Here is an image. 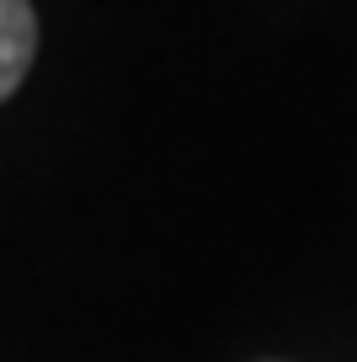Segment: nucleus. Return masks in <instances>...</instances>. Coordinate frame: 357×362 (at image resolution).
<instances>
[{"label":"nucleus","mask_w":357,"mask_h":362,"mask_svg":"<svg viewBox=\"0 0 357 362\" xmlns=\"http://www.w3.org/2000/svg\"><path fill=\"white\" fill-rule=\"evenodd\" d=\"M38 59V11L33 0H0V102L22 90Z\"/></svg>","instance_id":"nucleus-1"}]
</instances>
